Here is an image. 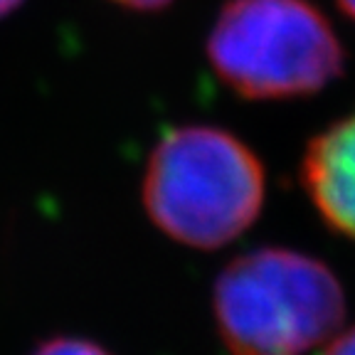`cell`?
I'll use <instances>...</instances> for the list:
<instances>
[{"label":"cell","mask_w":355,"mask_h":355,"mask_svg":"<svg viewBox=\"0 0 355 355\" xmlns=\"http://www.w3.org/2000/svg\"><path fill=\"white\" fill-rule=\"evenodd\" d=\"M301 185L328 227L355 239V111L311 139Z\"/></svg>","instance_id":"cell-4"},{"label":"cell","mask_w":355,"mask_h":355,"mask_svg":"<svg viewBox=\"0 0 355 355\" xmlns=\"http://www.w3.org/2000/svg\"><path fill=\"white\" fill-rule=\"evenodd\" d=\"M20 6H22V0H0V17L10 15V12L17 10Z\"/></svg>","instance_id":"cell-8"},{"label":"cell","mask_w":355,"mask_h":355,"mask_svg":"<svg viewBox=\"0 0 355 355\" xmlns=\"http://www.w3.org/2000/svg\"><path fill=\"white\" fill-rule=\"evenodd\" d=\"M121 8L128 10H139V12H153V10H163L166 6H171L173 0H111Z\"/></svg>","instance_id":"cell-7"},{"label":"cell","mask_w":355,"mask_h":355,"mask_svg":"<svg viewBox=\"0 0 355 355\" xmlns=\"http://www.w3.org/2000/svg\"><path fill=\"white\" fill-rule=\"evenodd\" d=\"M336 3H338L340 10H343L345 15H348L350 20L355 22V0H336Z\"/></svg>","instance_id":"cell-9"},{"label":"cell","mask_w":355,"mask_h":355,"mask_svg":"<svg viewBox=\"0 0 355 355\" xmlns=\"http://www.w3.org/2000/svg\"><path fill=\"white\" fill-rule=\"evenodd\" d=\"M212 311L230 355H306L340 331L345 294L321 259L259 247L217 274Z\"/></svg>","instance_id":"cell-2"},{"label":"cell","mask_w":355,"mask_h":355,"mask_svg":"<svg viewBox=\"0 0 355 355\" xmlns=\"http://www.w3.org/2000/svg\"><path fill=\"white\" fill-rule=\"evenodd\" d=\"M266 173L259 155L217 126H178L150 150L141 198L166 237L217 250L259 217Z\"/></svg>","instance_id":"cell-1"},{"label":"cell","mask_w":355,"mask_h":355,"mask_svg":"<svg viewBox=\"0 0 355 355\" xmlns=\"http://www.w3.org/2000/svg\"><path fill=\"white\" fill-rule=\"evenodd\" d=\"M33 355H111L104 345L94 343L87 338H67V336H57L40 343L33 350Z\"/></svg>","instance_id":"cell-5"},{"label":"cell","mask_w":355,"mask_h":355,"mask_svg":"<svg viewBox=\"0 0 355 355\" xmlns=\"http://www.w3.org/2000/svg\"><path fill=\"white\" fill-rule=\"evenodd\" d=\"M215 74L244 99L311 96L343 74L345 50L309 0H227L207 35Z\"/></svg>","instance_id":"cell-3"},{"label":"cell","mask_w":355,"mask_h":355,"mask_svg":"<svg viewBox=\"0 0 355 355\" xmlns=\"http://www.w3.org/2000/svg\"><path fill=\"white\" fill-rule=\"evenodd\" d=\"M323 355H355V328L336 336L328 343V348L323 350Z\"/></svg>","instance_id":"cell-6"}]
</instances>
